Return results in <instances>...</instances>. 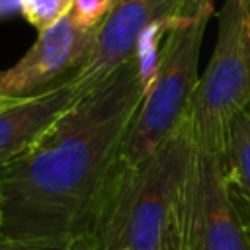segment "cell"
Wrapping results in <instances>:
<instances>
[{"label": "cell", "mask_w": 250, "mask_h": 250, "mask_svg": "<svg viewBox=\"0 0 250 250\" xmlns=\"http://www.w3.org/2000/svg\"><path fill=\"white\" fill-rule=\"evenodd\" d=\"M145 90L139 61L131 57L0 170L2 236L90 250L100 203Z\"/></svg>", "instance_id": "obj_1"}, {"label": "cell", "mask_w": 250, "mask_h": 250, "mask_svg": "<svg viewBox=\"0 0 250 250\" xmlns=\"http://www.w3.org/2000/svg\"><path fill=\"white\" fill-rule=\"evenodd\" d=\"M191 154L188 117L145 158H121L100 203L90 250H158L168 207Z\"/></svg>", "instance_id": "obj_2"}, {"label": "cell", "mask_w": 250, "mask_h": 250, "mask_svg": "<svg viewBox=\"0 0 250 250\" xmlns=\"http://www.w3.org/2000/svg\"><path fill=\"white\" fill-rule=\"evenodd\" d=\"M213 12V2L203 0L166 33L154 74L127 133L123 160L139 162L188 117L199 82L201 43Z\"/></svg>", "instance_id": "obj_3"}, {"label": "cell", "mask_w": 250, "mask_h": 250, "mask_svg": "<svg viewBox=\"0 0 250 250\" xmlns=\"http://www.w3.org/2000/svg\"><path fill=\"white\" fill-rule=\"evenodd\" d=\"M250 105V0H227L217 41L199 76L191 107V141L225 154L232 117Z\"/></svg>", "instance_id": "obj_4"}, {"label": "cell", "mask_w": 250, "mask_h": 250, "mask_svg": "<svg viewBox=\"0 0 250 250\" xmlns=\"http://www.w3.org/2000/svg\"><path fill=\"white\" fill-rule=\"evenodd\" d=\"M186 215L197 250H250L230 201L225 154L193 141L186 176Z\"/></svg>", "instance_id": "obj_5"}, {"label": "cell", "mask_w": 250, "mask_h": 250, "mask_svg": "<svg viewBox=\"0 0 250 250\" xmlns=\"http://www.w3.org/2000/svg\"><path fill=\"white\" fill-rule=\"evenodd\" d=\"M98 27L80 25L70 14L39 31L29 51L0 70V98L18 100L45 92L72 78L90 59Z\"/></svg>", "instance_id": "obj_6"}, {"label": "cell", "mask_w": 250, "mask_h": 250, "mask_svg": "<svg viewBox=\"0 0 250 250\" xmlns=\"http://www.w3.org/2000/svg\"><path fill=\"white\" fill-rule=\"evenodd\" d=\"M197 0H113L98 27L88 62L74 74L86 94L125 61L135 57L143 33L156 23H176L197 8Z\"/></svg>", "instance_id": "obj_7"}, {"label": "cell", "mask_w": 250, "mask_h": 250, "mask_svg": "<svg viewBox=\"0 0 250 250\" xmlns=\"http://www.w3.org/2000/svg\"><path fill=\"white\" fill-rule=\"evenodd\" d=\"M72 78L35 96L0 104V170L27 150L82 96Z\"/></svg>", "instance_id": "obj_8"}, {"label": "cell", "mask_w": 250, "mask_h": 250, "mask_svg": "<svg viewBox=\"0 0 250 250\" xmlns=\"http://www.w3.org/2000/svg\"><path fill=\"white\" fill-rule=\"evenodd\" d=\"M225 170L230 201L250 240V105L236 113L229 125Z\"/></svg>", "instance_id": "obj_9"}, {"label": "cell", "mask_w": 250, "mask_h": 250, "mask_svg": "<svg viewBox=\"0 0 250 250\" xmlns=\"http://www.w3.org/2000/svg\"><path fill=\"white\" fill-rule=\"evenodd\" d=\"M186 176H188V170H186ZM186 176L178 186L174 199L168 207L158 250H197L193 244V238L188 227V215H186Z\"/></svg>", "instance_id": "obj_10"}, {"label": "cell", "mask_w": 250, "mask_h": 250, "mask_svg": "<svg viewBox=\"0 0 250 250\" xmlns=\"http://www.w3.org/2000/svg\"><path fill=\"white\" fill-rule=\"evenodd\" d=\"M74 0H18L21 16L37 29L45 31L70 14Z\"/></svg>", "instance_id": "obj_11"}, {"label": "cell", "mask_w": 250, "mask_h": 250, "mask_svg": "<svg viewBox=\"0 0 250 250\" xmlns=\"http://www.w3.org/2000/svg\"><path fill=\"white\" fill-rule=\"evenodd\" d=\"M113 0H74L70 16L84 27H100Z\"/></svg>", "instance_id": "obj_12"}, {"label": "cell", "mask_w": 250, "mask_h": 250, "mask_svg": "<svg viewBox=\"0 0 250 250\" xmlns=\"http://www.w3.org/2000/svg\"><path fill=\"white\" fill-rule=\"evenodd\" d=\"M0 250H61V248H49V246H35L25 242H16L12 238H6L0 234Z\"/></svg>", "instance_id": "obj_13"}, {"label": "cell", "mask_w": 250, "mask_h": 250, "mask_svg": "<svg viewBox=\"0 0 250 250\" xmlns=\"http://www.w3.org/2000/svg\"><path fill=\"white\" fill-rule=\"evenodd\" d=\"M2 102H6V98H0V104H2Z\"/></svg>", "instance_id": "obj_14"}, {"label": "cell", "mask_w": 250, "mask_h": 250, "mask_svg": "<svg viewBox=\"0 0 250 250\" xmlns=\"http://www.w3.org/2000/svg\"><path fill=\"white\" fill-rule=\"evenodd\" d=\"M197 2H203V0H197Z\"/></svg>", "instance_id": "obj_15"}]
</instances>
